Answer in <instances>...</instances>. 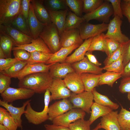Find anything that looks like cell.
Listing matches in <instances>:
<instances>
[{
    "mask_svg": "<svg viewBox=\"0 0 130 130\" xmlns=\"http://www.w3.org/2000/svg\"><path fill=\"white\" fill-rule=\"evenodd\" d=\"M118 118L121 130H130V111L121 106Z\"/></svg>",
    "mask_w": 130,
    "mask_h": 130,
    "instance_id": "35",
    "label": "cell"
},
{
    "mask_svg": "<svg viewBox=\"0 0 130 130\" xmlns=\"http://www.w3.org/2000/svg\"><path fill=\"white\" fill-rule=\"evenodd\" d=\"M100 129H101V126L100 123L98 124L97 126L94 129L91 130H98Z\"/></svg>",
    "mask_w": 130,
    "mask_h": 130,
    "instance_id": "61",
    "label": "cell"
},
{
    "mask_svg": "<svg viewBox=\"0 0 130 130\" xmlns=\"http://www.w3.org/2000/svg\"><path fill=\"white\" fill-rule=\"evenodd\" d=\"M108 24L102 23L93 24L85 21L82 23L79 29L82 39H86L103 33L107 30Z\"/></svg>",
    "mask_w": 130,
    "mask_h": 130,
    "instance_id": "12",
    "label": "cell"
},
{
    "mask_svg": "<svg viewBox=\"0 0 130 130\" xmlns=\"http://www.w3.org/2000/svg\"><path fill=\"white\" fill-rule=\"evenodd\" d=\"M19 61L15 58L0 59V72L8 69Z\"/></svg>",
    "mask_w": 130,
    "mask_h": 130,
    "instance_id": "48",
    "label": "cell"
},
{
    "mask_svg": "<svg viewBox=\"0 0 130 130\" xmlns=\"http://www.w3.org/2000/svg\"><path fill=\"white\" fill-rule=\"evenodd\" d=\"M122 46H121L109 57H107L104 62L105 66L109 65L118 59L122 55Z\"/></svg>",
    "mask_w": 130,
    "mask_h": 130,
    "instance_id": "44",
    "label": "cell"
},
{
    "mask_svg": "<svg viewBox=\"0 0 130 130\" xmlns=\"http://www.w3.org/2000/svg\"><path fill=\"white\" fill-rule=\"evenodd\" d=\"M83 12L87 13L95 10L104 1L102 0H83Z\"/></svg>",
    "mask_w": 130,
    "mask_h": 130,
    "instance_id": "39",
    "label": "cell"
},
{
    "mask_svg": "<svg viewBox=\"0 0 130 130\" xmlns=\"http://www.w3.org/2000/svg\"><path fill=\"white\" fill-rule=\"evenodd\" d=\"M31 101V99L27 100L23 103L21 107H16L14 106L12 104H9L8 103L0 99V105L7 110L17 124L18 128L22 130V120L21 119V116L23 114L25 113V108L28 104Z\"/></svg>",
    "mask_w": 130,
    "mask_h": 130,
    "instance_id": "15",
    "label": "cell"
},
{
    "mask_svg": "<svg viewBox=\"0 0 130 130\" xmlns=\"http://www.w3.org/2000/svg\"><path fill=\"white\" fill-rule=\"evenodd\" d=\"M85 115V112L81 109L73 108L56 117L52 122L54 125L68 127L71 123L78 119H84Z\"/></svg>",
    "mask_w": 130,
    "mask_h": 130,
    "instance_id": "10",
    "label": "cell"
},
{
    "mask_svg": "<svg viewBox=\"0 0 130 130\" xmlns=\"http://www.w3.org/2000/svg\"><path fill=\"white\" fill-rule=\"evenodd\" d=\"M121 44L117 41L108 38H105V52L109 57L116 51Z\"/></svg>",
    "mask_w": 130,
    "mask_h": 130,
    "instance_id": "41",
    "label": "cell"
},
{
    "mask_svg": "<svg viewBox=\"0 0 130 130\" xmlns=\"http://www.w3.org/2000/svg\"><path fill=\"white\" fill-rule=\"evenodd\" d=\"M124 67L122 55L117 60L109 65L104 66L103 68L106 71L122 73Z\"/></svg>",
    "mask_w": 130,
    "mask_h": 130,
    "instance_id": "40",
    "label": "cell"
},
{
    "mask_svg": "<svg viewBox=\"0 0 130 130\" xmlns=\"http://www.w3.org/2000/svg\"><path fill=\"white\" fill-rule=\"evenodd\" d=\"M11 25L32 37L27 22L21 13L13 20Z\"/></svg>",
    "mask_w": 130,
    "mask_h": 130,
    "instance_id": "34",
    "label": "cell"
},
{
    "mask_svg": "<svg viewBox=\"0 0 130 130\" xmlns=\"http://www.w3.org/2000/svg\"><path fill=\"white\" fill-rule=\"evenodd\" d=\"M61 48L69 47L83 42L79 29L64 30L60 35Z\"/></svg>",
    "mask_w": 130,
    "mask_h": 130,
    "instance_id": "13",
    "label": "cell"
},
{
    "mask_svg": "<svg viewBox=\"0 0 130 130\" xmlns=\"http://www.w3.org/2000/svg\"><path fill=\"white\" fill-rule=\"evenodd\" d=\"M21 0H0V25H11L21 13Z\"/></svg>",
    "mask_w": 130,
    "mask_h": 130,
    "instance_id": "2",
    "label": "cell"
},
{
    "mask_svg": "<svg viewBox=\"0 0 130 130\" xmlns=\"http://www.w3.org/2000/svg\"><path fill=\"white\" fill-rule=\"evenodd\" d=\"M75 71L80 74L83 73H90L101 74L103 68L100 67L91 63L86 56L81 61L72 64Z\"/></svg>",
    "mask_w": 130,
    "mask_h": 130,
    "instance_id": "16",
    "label": "cell"
},
{
    "mask_svg": "<svg viewBox=\"0 0 130 130\" xmlns=\"http://www.w3.org/2000/svg\"><path fill=\"white\" fill-rule=\"evenodd\" d=\"M121 19L119 17L115 16L110 21L105 37L113 39L122 44L129 39L122 33L121 27L122 23Z\"/></svg>",
    "mask_w": 130,
    "mask_h": 130,
    "instance_id": "9",
    "label": "cell"
},
{
    "mask_svg": "<svg viewBox=\"0 0 130 130\" xmlns=\"http://www.w3.org/2000/svg\"><path fill=\"white\" fill-rule=\"evenodd\" d=\"M44 93V106L42 111L38 112L34 110L31 107L30 102L26 107V112L24 114L28 121L30 123L38 125L49 120L48 112L49 104L50 102V92L48 89Z\"/></svg>",
    "mask_w": 130,
    "mask_h": 130,
    "instance_id": "3",
    "label": "cell"
},
{
    "mask_svg": "<svg viewBox=\"0 0 130 130\" xmlns=\"http://www.w3.org/2000/svg\"><path fill=\"white\" fill-rule=\"evenodd\" d=\"M93 95L91 92L84 91L78 94L72 93L69 100L73 108L79 109L88 114L93 102Z\"/></svg>",
    "mask_w": 130,
    "mask_h": 130,
    "instance_id": "6",
    "label": "cell"
},
{
    "mask_svg": "<svg viewBox=\"0 0 130 130\" xmlns=\"http://www.w3.org/2000/svg\"><path fill=\"white\" fill-rule=\"evenodd\" d=\"M121 5L123 15L127 18L130 23V0H121Z\"/></svg>",
    "mask_w": 130,
    "mask_h": 130,
    "instance_id": "52",
    "label": "cell"
},
{
    "mask_svg": "<svg viewBox=\"0 0 130 130\" xmlns=\"http://www.w3.org/2000/svg\"><path fill=\"white\" fill-rule=\"evenodd\" d=\"M0 47L4 52L6 58H11V51L10 50L7 45L1 37H0Z\"/></svg>",
    "mask_w": 130,
    "mask_h": 130,
    "instance_id": "53",
    "label": "cell"
},
{
    "mask_svg": "<svg viewBox=\"0 0 130 130\" xmlns=\"http://www.w3.org/2000/svg\"><path fill=\"white\" fill-rule=\"evenodd\" d=\"M0 130H9L4 125L0 124Z\"/></svg>",
    "mask_w": 130,
    "mask_h": 130,
    "instance_id": "60",
    "label": "cell"
},
{
    "mask_svg": "<svg viewBox=\"0 0 130 130\" xmlns=\"http://www.w3.org/2000/svg\"><path fill=\"white\" fill-rule=\"evenodd\" d=\"M75 72L72 64L65 62L53 63L51 66L49 73L53 78H64L68 74Z\"/></svg>",
    "mask_w": 130,
    "mask_h": 130,
    "instance_id": "20",
    "label": "cell"
},
{
    "mask_svg": "<svg viewBox=\"0 0 130 130\" xmlns=\"http://www.w3.org/2000/svg\"><path fill=\"white\" fill-rule=\"evenodd\" d=\"M111 4L113 10L114 16H117L121 19L123 18V15L121 8L120 0H107Z\"/></svg>",
    "mask_w": 130,
    "mask_h": 130,
    "instance_id": "46",
    "label": "cell"
},
{
    "mask_svg": "<svg viewBox=\"0 0 130 130\" xmlns=\"http://www.w3.org/2000/svg\"><path fill=\"white\" fill-rule=\"evenodd\" d=\"M52 23L57 27L60 35L64 30L68 9L57 11L48 10Z\"/></svg>",
    "mask_w": 130,
    "mask_h": 130,
    "instance_id": "25",
    "label": "cell"
},
{
    "mask_svg": "<svg viewBox=\"0 0 130 130\" xmlns=\"http://www.w3.org/2000/svg\"><path fill=\"white\" fill-rule=\"evenodd\" d=\"M48 89L51 93L50 102L52 100L70 98L72 93L62 78H53L52 84Z\"/></svg>",
    "mask_w": 130,
    "mask_h": 130,
    "instance_id": "11",
    "label": "cell"
},
{
    "mask_svg": "<svg viewBox=\"0 0 130 130\" xmlns=\"http://www.w3.org/2000/svg\"><path fill=\"white\" fill-rule=\"evenodd\" d=\"M27 61H19L9 68L0 72L11 78H16L17 75L27 64Z\"/></svg>",
    "mask_w": 130,
    "mask_h": 130,
    "instance_id": "37",
    "label": "cell"
},
{
    "mask_svg": "<svg viewBox=\"0 0 130 130\" xmlns=\"http://www.w3.org/2000/svg\"><path fill=\"white\" fill-rule=\"evenodd\" d=\"M44 127L46 130H70L68 127L53 124H46Z\"/></svg>",
    "mask_w": 130,
    "mask_h": 130,
    "instance_id": "54",
    "label": "cell"
},
{
    "mask_svg": "<svg viewBox=\"0 0 130 130\" xmlns=\"http://www.w3.org/2000/svg\"><path fill=\"white\" fill-rule=\"evenodd\" d=\"M63 80L67 88L73 93L77 94L84 91L80 75L75 71L67 74Z\"/></svg>",
    "mask_w": 130,
    "mask_h": 130,
    "instance_id": "17",
    "label": "cell"
},
{
    "mask_svg": "<svg viewBox=\"0 0 130 130\" xmlns=\"http://www.w3.org/2000/svg\"><path fill=\"white\" fill-rule=\"evenodd\" d=\"M85 21L83 17H79L71 11H68L64 30L79 29L81 24Z\"/></svg>",
    "mask_w": 130,
    "mask_h": 130,
    "instance_id": "29",
    "label": "cell"
},
{
    "mask_svg": "<svg viewBox=\"0 0 130 130\" xmlns=\"http://www.w3.org/2000/svg\"><path fill=\"white\" fill-rule=\"evenodd\" d=\"M80 75L85 91L92 92L96 87L99 86L98 84L100 74L83 73Z\"/></svg>",
    "mask_w": 130,
    "mask_h": 130,
    "instance_id": "27",
    "label": "cell"
},
{
    "mask_svg": "<svg viewBox=\"0 0 130 130\" xmlns=\"http://www.w3.org/2000/svg\"><path fill=\"white\" fill-rule=\"evenodd\" d=\"M122 73L106 71L100 74L98 85L107 84L111 87L117 80L122 76Z\"/></svg>",
    "mask_w": 130,
    "mask_h": 130,
    "instance_id": "31",
    "label": "cell"
},
{
    "mask_svg": "<svg viewBox=\"0 0 130 130\" xmlns=\"http://www.w3.org/2000/svg\"><path fill=\"white\" fill-rule=\"evenodd\" d=\"M80 45L76 44L69 47H61L58 51L53 53L46 64L49 65L57 62L65 63L68 55Z\"/></svg>",
    "mask_w": 130,
    "mask_h": 130,
    "instance_id": "26",
    "label": "cell"
},
{
    "mask_svg": "<svg viewBox=\"0 0 130 130\" xmlns=\"http://www.w3.org/2000/svg\"><path fill=\"white\" fill-rule=\"evenodd\" d=\"M73 108L69 100L63 99L56 101L49 106V120L52 121L56 117Z\"/></svg>",
    "mask_w": 130,
    "mask_h": 130,
    "instance_id": "14",
    "label": "cell"
},
{
    "mask_svg": "<svg viewBox=\"0 0 130 130\" xmlns=\"http://www.w3.org/2000/svg\"><path fill=\"white\" fill-rule=\"evenodd\" d=\"M0 37H1L8 46L10 50H12L13 46V42L12 40L7 36L1 34H0Z\"/></svg>",
    "mask_w": 130,
    "mask_h": 130,
    "instance_id": "56",
    "label": "cell"
},
{
    "mask_svg": "<svg viewBox=\"0 0 130 130\" xmlns=\"http://www.w3.org/2000/svg\"><path fill=\"white\" fill-rule=\"evenodd\" d=\"M85 56L91 63L98 66L101 65V64L97 60L95 56L92 54V53L87 52L86 53Z\"/></svg>",
    "mask_w": 130,
    "mask_h": 130,
    "instance_id": "55",
    "label": "cell"
},
{
    "mask_svg": "<svg viewBox=\"0 0 130 130\" xmlns=\"http://www.w3.org/2000/svg\"><path fill=\"white\" fill-rule=\"evenodd\" d=\"M91 115L89 120L91 125L99 117L107 115L113 110L108 107L101 105L95 102L91 105Z\"/></svg>",
    "mask_w": 130,
    "mask_h": 130,
    "instance_id": "28",
    "label": "cell"
},
{
    "mask_svg": "<svg viewBox=\"0 0 130 130\" xmlns=\"http://www.w3.org/2000/svg\"><path fill=\"white\" fill-rule=\"evenodd\" d=\"M6 58L5 54L1 48L0 47V59Z\"/></svg>",
    "mask_w": 130,
    "mask_h": 130,
    "instance_id": "59",
    "label": "cell"
},
{
    "mask_svg": "<svg viewBox=\"0 0 130 130\" xmlns=\"http://www.w3.org/2000/svg\"><path fill=\"white\" fill-rule=\"evenodd\" d=\"M68 7L77 16L81 17L83 12V0H65Z\"/></svg>",
    "mask_w": 130,
    "mask_h": 130,
    "instance_id": "38",
    "label": "cell"
},
{
    "mask_svg": "<svg viewBox=\"0 0 130 130\" xmlns=\"http://www.w3.org/2000/svg\"><path fill=\"white\" fill-rule=\"evenodd\" d=\"M35 93L31 90L25 88H15L10 87L1 94L0 96L3 101L8 103H12L17 100L30 98Z\"/></svg>",
    "mask_w": 130,
    "mask_h": 130,
    "instance_id": "8",
    "label": "cell"
},
{
    "mask_svg": "<svg viewBox=\"0 0 130 130\" xmlns=\"http://www.w3.org/2000/svg\"><path fill=\"white\" fill-rule=\"evenodd\" d=\"M43 3L48 10L57 11L68 9L65 0H45Z\"/></svg>",
    "mask_w": 130,
    "mask_h": 130,
    "instance_id": "36",
    "label": "cell"
},
{
    "mask_svg": "<svg viewBox=\"0 0 130 130\" xmlns=\"http://www.w3.org/2000/svg\"><path fill=\"white\" fill-rule=\"evenodd\" d=\"M119 89V91L122 93L130 92V76L122 78Z\"/></svg>",
    "mask_w": 130,
    "mask_h": 130,
    "instance_id": "50",
    "label": "cell"
},
{
    "mask_svg": "<svg viewBox=\"0 0 130 130\" xmlns=\"http://www.w3.org/2000/svg\"><path fill=\"white\" fill-rule=\"evenodd\" d=\"M117 111H112L101 119V128L105 130H121L118 118Z\"/></svg>",
    "mask_w": 130,
    "mask_h": 130,
    "instance_id": "23",
    "label": "cell"
},
{
    "mask_svg": "<svg viewBox=\"0 0 130 130\" xmlns=\"http://www.w3.org/2000/svg\"><path fill=\"white\" fill-rule=\"evenodd\" d=\"M34 14L38 20L46 24L51 23L50 15L45 6L43 0H31Z\"/></svg>",
    "mask_w": 130,
    "mask_h": 130,
    "instance_id": "21",
    "label": "cell"
},
{
    "mask_svg": "<svg viewBox=\"0 0 130 130\" xmlns=\"http://www.w3.org/2000/svg\"><path fill=\"white\" fill-rule=\"evenodd\" d=\"M0 34L10 38L13 42V46L29 44L33 39L10 25H0Z\"/></svg>",
    "mask_w": 130,
    "mask_h": 130,
    "instance_id": "7",
    "label": "cell"
},
{
    "mask_svg": "<svg viewBox=\"0 0 130 130\" xmlns=\"http://www.w3.org/2000/svg\"><path fill=\"white\" fill-rule=\"evenodd\" d=\"M130 76V61L124 67L122 77H126Z\"/></svg>",
    "mask_w": 130,
    "mask_h": 130,
    "instance_id": "57",
    "label": "cell"
},
{
    "mask_svg": "<svg viewBox=\"0 0 130 130\" xmlns=\"http://www.w3.org/2000/svg\"><path fill=\"white\" fill-rule=\"evenodd\" d=\"M127 97L128 99L130 101V92L128 93Z\"/></svg>",
    "mask_w": 130,
    "mask_h": 130,
    "instance_id": "62",
    "label": "cell"
},
{
    "mask_svg": "<svg viewBox=\"0 0 130 130\" xmlns=\"http://www.w3.org/2000/svg\"><path fill=\"white\" fill-rule=\"evenodd\" d=\"M53 78L49 72H39L27 75L19 80V87H23L33 91L35 93H45L48 89Z\"/></svg>",
    "mask_w": 130,
    "mask_h": 130,
    "instance_id": "1",
    "label": "cell"
},
{
    "mask_svg": "<svg viewBox=\"0 0 130 130\" xmlns=\"http://www.w3.org/2000/svg\"><path fill=\"white\" fill-rule=\"evenodd\" d=\"M11 78L1 72L0 73V93L2 94L10 87Z\"/></svg>",
    "mask_w": 130,
    "mask_h": 130,
    "instance_id": "47",
    "label": "cell"
},
{
    "mask_svg": "<svg viewBox=\"0 0 130 130\" xmlns=\"http://www.w3.org/2000/svg\"><path fill=\"white\" fill-rule=\"evenodd\" d=\"M93 38L85 40L72 54L67 57L65 62L72 64L84 59Z\"/></svg>",
    "mask_w": 130,
    "mask_h": 130,
    "instance_id": "24",
    "label": "cell"
},
{
    "mask_svg": "<svg viewBox=\"0 0 130 130\" xmlns=\"http://www.w3.org/2000/svg\"><path fill=\"white\" fill-rule=\"evenodd\" d=\"M2 124L9 130H17L18 127L17 124L8 111L3 119Z\"/></svg>",
    "mask_w": 130,
    "mask_h": 130,
    "instance_id": "45",
    "label": "cell"
},
{
    "mask_svg": "<svg viewBox=\"0 0 130 130\" xmlns=\"http://www.w3.org/2000/svg\"><path fill=\"white\" fill-rule=\"evenodd\" d=\"M52 64L47 65L43 63L30 64L27 63L17 75L16 78L19 80L30 74L39 72H49L50 66Z\"/></svg>",
    "mask_w": 130,
    "mask_h": 130,
    "instance_id": "22",
    "label": "cell"
},
{
    "mask_svg": "<svg viewBox=\"0 0 130 130\" xmlns=\"http://www.w3.org/2000/svg\"><path fill=\"white\" fill-rule=\"evenodd\" d=\"M39 37L42 39L52 53L57 52L61 48L58 31L52 23L45 26Z\"/></svg>",
    "mask_w": 130,
    "mask_h": 130,
    "instance_id": "4",
    "label": "cell"
},
{
    "mask_svg": "<svg viewBox=\"0 0 130 130\" xmlns=\"http://www.w3.org/2000/svg\"><path fill=\"white\" fill-rule=\"evenodd\" d=\"M12 50L23 49L30 53L35 52H40L48 53H52L42 39L39 37L36 39H33L31 42L23 45H15Z\"/></svg>",
    "mask_w": 130,
    "mask_h": 130,
    "instance_id": "18",
    "label": "cell"
},
{
    "mask_svg": "<svg viewBox=\"0 0 130 130\" xmlns=\"http://www.w3.org/2000/svg\"><path fill=\"white\" fill-rule=\"evenodd\" d=\"M27 22L31 37L33 39L39 37L40 34L47 25L41 22L37 19L34 14L31 2Z\"/></svg>",
    "mask_w": 130,
    "mask_h": 130,
    "instance_id": "19",
    "label": "cell"
},
{
    "mask_svg": "<svg viewBox=\"0 0 130 130\" xmlns=\"http://www.w3.org/2000/svg\"><path fill=\"white\" fill-rule=\"evenodd\" d=\"M30 53V56L27 61L28 63L46 64L53 55V53H48L40 52H35Z\"/></svg>",
    "mask_w": 130,
    "mask_h": 130,
    "instance_id": "33",
    "label": "cell"
},
{
    "mask_svg": "<svg viewBox=\"0 0 130 130\" xmlns=\"http://www.w3.org/2000/svg\"><path fill=\"white\" fill-rule=\"evenodd\" d=\"M7 112L6 109L0 107V124H3V121Z\"/></svg>",
    "mask_w": 130,
    "mask_h": 130,
    "instance_id": "58",
    "label": "cell"
},
{
    "mask_svg": "<svg viewBox=\"0 0 130 130\" xmlns=\"http://www.w3.org/2000/svg\"><path fill=\"white\" fill-rule=\"evenodd\" d=\"M91 125L89 120H86L82 119L71 123L68 128L70 130H91Z\"/></svg>",
    "mask_w": 130,
    "mask_h": 130,
    "instance_id": "42",
    "label": "cell"
},
{
    "mask_svg": "<svg viewBox=\"0 0 130 130\" xmlns=\"http://www.w3.org/2000/svg\"><path fill=\"white\" fill-rule=\"evenodd\" d=\"M31 0H21V13L27 22L28 17Z\"/></svg>",
    "mask_w": 130,
    "mask_h": 130,
    "instance_id": "51",
    "label": "cell"
},
{
    "mask_svg": "<svg viewBox=\"0 0 130 130\" xmlns=\"http://www.w3.org/2000/svg\"><path fill=\"white\" fill-rule=\"evenodd\" d=\"M105 34L103 33L93 38L87 52L92 53L98 51L105 52Z\"/></svg>",
    "mask_w": 130,
    "mask_h": 130,
    "instance_id": "32",
    "label": "cell"
},
{
    "mask_svg": "<svg viewBox=\"0 0 130 130\" xmlns=\"http://www.w3.org/2000/svg\"><path fill=\"white\" fill-rule=\"evenodd\" d=\"M14 58L19 61H27L29 59L30 53L23 49L13 51Z\"/></svg>",
    "mask_w": 130,
    "mask_h": 130,
    "instance_id": "49",
    "label": "cell"
},
{
    "mask_svg": "<svg viewBox=\"0 0 130 130\" xmlns=\"http://www.w3.org/2000/svg\"><path fill=\"white\" fill-rule=\"evenodd\" d=\"M122 45V55L124 67L130 61V39Z\"/></svg>",
    "mask_w": 130,
    "mask_h": 130,
    "instance_id": "43",
    "label": "cell"
},
{
    "mask_svg": "<svg viewBox=\"0 0 130 130\" xmlns=\"http://www.w3.org/2000/svg\"><path fill=\"white\" fill-rule=\"evenodd\" d=\"M95 102L103 106L108 107L113 110L117 109L119 105L111 101L107 96L98 92L95 88L92 91Z\"/></svg>",
    "mask_w": 130,
    "mask_h": 130,
    "instance_id": "30",
    "label": "cell"
},
{
    "mask_svg": "<svg viewBox=\"0 0 130 130\" xmlns=\"http://www.w3.org/2000/svg\"><path fill=\"white\" fill-rule=\"evenodd\" d=\"M113 13V10L111 3L106 0L95 10L85 13L83 17L87 22L91 20H96L107 23L110 22V18Z\"/></svg>",
    "mask_w": 130,
    "mask_h": 130,
    "instance_id": "5",
    "label": "cell"
}]
</instances>
